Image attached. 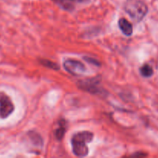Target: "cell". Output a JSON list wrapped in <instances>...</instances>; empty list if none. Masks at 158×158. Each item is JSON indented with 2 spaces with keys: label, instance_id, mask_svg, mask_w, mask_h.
I'll list each match as a JSON object with an SVG mask.
<instances>
[{
  "label": "cell",
  "instance_id": "6da1fadb",
  "mask_svg": "<svg viewBox=\"0 0 158 158\" xmlns=\"http://www.w3.org/2000/svg\"><path fill=\"white\" fill-rule=\"evenodd\" d=\"M94 134L90 131H81L76 133L71 138L73 154L79 157H86L88 154L87 143L92 141Z\"/></svg>",
  "mask_w": 158,
  "mask_h": 158
},
{
  "label": "cell",
  "instance_id": "7a4b0ae2",
  "mask_svg": "<svg viewBox=\"0 0 158 158\" xmlns=\"http://www.w3.org/2000/svg\"><path fill=\"white\" fill-rule=\"evenodd\" d=\"M124 9L126 13L136 23L140 22L148 12L147 6L140 0H129L125 2Z\"/></svg>",
  "mask_w": 158,
  "mask_h": 158
},
{
  "label": "cell",
  "instance_id": "3957f363",
  "mask_svg": "<svg viewBox=\"0 0 158 158\" xmlns=\"http://www.w3.org/2000/svg\"><path fill=\"white\" fill-rule=\"evenodd\" d=\"M13 111L14 105L11 99L5 93L0 92V118H7Z\"/></svg>",
  "mask_w": 158,
  "mask_h": 158
},
{
  "label": "cell",
  "instance_id": "277c9868",
  "mask_svg": "<svg viewBox=\"0 0 158 158\" xmlns=\"http://www.w3.org/2000/svg\"><path fill=\"white\" fill-rule=\"evenodd\" d=\"M64 68L73 76L82 75L86 70L85 65L78 60H67L64 62Z\"/></svg>",
  "mask_w": 158,
  "mask_h": 158
},
{
  "label": "cell",
  "instance_id": "5b68a950",
  "mask_svg": "<svg viewBox=\"0 0 158 158\" xmlns=\"http://www.w3.org/2000/svg\"><path fill=\"white\" fill-rule=\"evenodd\" d=\"M100 81V79L98 77L91 78L90 80H82L78 82V86L83 90L89 92L92 94H100L103 91L101 90L99 87V83Z\"/></svg>",
  "mask_w": 158,
  "mask_h": 158
},
{
  "label": "cell",
  "instance_id": "8992f818",
  "mask_svg": "<svg viewBox=\"0 0 158 158\" xmlns=\"http://www.w3.org/2000/svg\"><path fill=\"white\" fill-rule=\"evenodd\" d=\"M119 27L120 30L122 31V33L126 35V36H130L133 34V26L125 18H121L119 20Z\"/></svg>",
  "mask_w": 158,
  "mask_h": 158
},
{
  "label": "cell",
  "instance_id": "52a82bcc",
  "mask_svg": "<svg viewBox=\"0 0 158 158\" xmlns=\"http://www.w3.org/2000/svg\"><path fill=\"white\" fill-rule=\"evenodd\" d=\"M59 127L55 131V137L58 140H60L63 139L64 136L65 132H66V126H65L64 120H61L59 122Z\"/></svg>",
  "mask_w": 158,
  "mask_h": 158
},
{
  "label": "cell",
  "instance_id": "ba28073f",
  "mask_svg": "<svg viewBox=\"0 0 158 158\" xmlns=\"http://www.w3.org/2000/svg\"><path fill=\"white\" fill-rule=\"evenodd\" d=\"M28 135L34 145H36L37 147H41L43 145V140H42L41 137L37 133L29 132Z\"/></svg>",
  "mask_w": 158,
  "mask_h": 158
},
{
  "label": "cell",
  "instance_id": "9c48e42d",
  "mask_svg": "<svg viewBox=\"0 0 158 158\" xmlns=\"http://www.w3.org/2000/svg\"><path fill=\"white\" fill-rule=\"evenodd\" d=\"M140 71V74L143 77H146V78H149V77H151L153 74V69L150 65L145 64L140 68L139 69Z\"/></svg>",
  "mask_w": 158,
  "mask_h": 158
},
{
  "label": "cell",
  "instance_id": "30bf717a",
  "mask_svg": "<svg viewBox=\"0 0 158 158\" xmlns=\"http://www.w3.org/2000/svg\"><path fill=\"white\" fill-rule=\"evenodd\" d=\"M40 63H41L42 65H43V66H46V67L50 68V69H55V70H58V69H60V67H59V66L57 64V63L50 61V60H40Z\"/></svg>",
  "mask_w": 158,
  "mask_h": 158
},
{
  "label": "cell",
  "instance_id": "8fae6325",
  "mask_svg": "<svg viewBox=\"0 0 158 158\" xmlns=\"http://www.w3.org/2000/svg\"><path fill=\"white\" fill-rule=\"evenodd\" d=\"M54 1H55L57 4L60 5V7L64 8V9H70L72 8L71 5H70V3L66 2H64V0H54Z\"/></svg>",
  "mask_w": 158,
  "mask_h": 158
},
{
  "label": "cell",
  "instance_id": "7c38bea8",
  "mask_svg": "<svg viewBox=\"0 0 158 158\" xmlns=\"http://www.w3.org/2000/svg\"><path fill=\"white\" fill-rule=\"evenodd\" d=\"M84 59H85V61H87L89 63H91V64L94 65V66H100V63H99L97 60H94V59L90 58V57H87V56L84 57Z\"/></svg>",
  "mask_w": 158,
  "mask_h": 158
},
{
  "label": "cell",
  "instance_id": "4fadbf2b",
  "mask_svg": "<svg viewBox=\"0 0 158 158\" xmlns=\"http://www.w3.org/2000/svg\"><path fill=\"white\" fill-rule=\"evenodd\" d=\"M132 156H133V157H146V156H147V154H143V153L139 152V153H136V154H133Z\"/></svg>",
  "mask_w": 158,
  "mask_h": 158
},
{
  "label": "cell",
  "instance_id": "5bb4252c",
  "mask_svg": "<svg viewBox=\"0 0 158 158\" xmlns=\"http://www.w3.org/2000/svg\"><path fill=\"white\" fill-rule=\"evenodd\" d=\"M69 1H72V2H82L83 0H69Z\"/></svg>",
  "mask_w": 158,
  "mask_h": 158
}]
</instances>
